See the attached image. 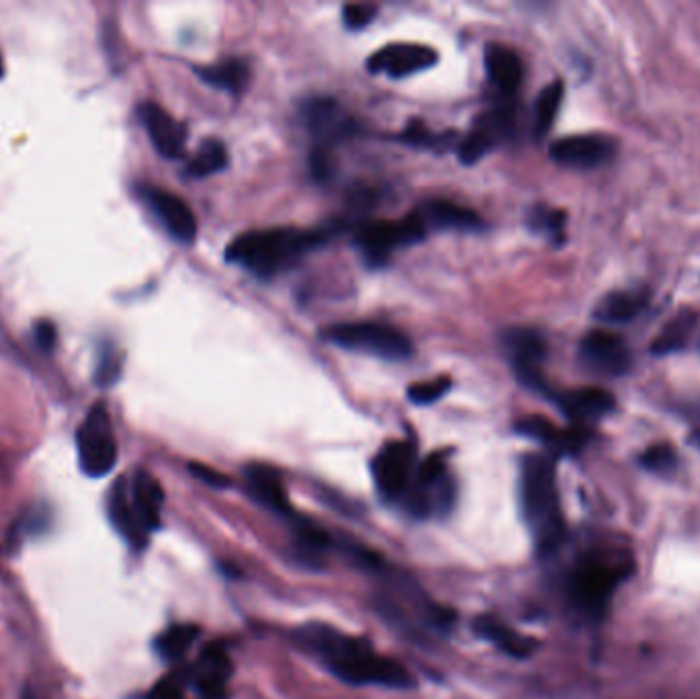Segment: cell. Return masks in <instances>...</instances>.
<instances>
[{
    "instance_id": "1",
    "label": "cell",
    "mask_w": 700,
    "mask_h": 699,
    "mask_svg": "<svg viewBox=\"0 0 700 699\" xmlns=\"http://www.w3.org/2000/svg\"><path fill=\"white\" fill-rule=\"evenodd\" d=\"M294 638L302 650L324 662L344 683L394 689L414 687L412 675L400 662L379 657L365 640L344 634L336 628L307 623L295 630Z\"/></svg>"
},
{
    "instance_id": "2",
    "label": "cell",
    "mask_w": 700,
    "mask_h": 699,
    "mask_svg": "<svg viewBox=\"0 0 700 699\" xmlns=\"http://www.w3.org/2000/svg\"><path fill=\"white\" fill-rule=\"evenodd\" d=\"M332 230H336V226L318 230H250L236 236L229 243L226 259L246 272L255 273L260 279H273L280 273L289 272L312 250L326 245Z\"/></svg>"
},
{
    "instance_id": "3",
    "label": "cell",
    "mask_w": 700,
    "mask_h": 699,
    "mask_svg": "<svg viewBox=\"0 0 700 699\" xmlns=\"http://www.w3.org/2000/svg\"><path fill=\"white\" fill-rule=\"evenodd\" d=\"M522 518L535 540L536 552L549 557L565 540V521L561 511L555 457L529 454L521 462Z\"/></svg>"
},
{
    "instance_id": "4",
    "label": "cell",
    "mask_w": 700,
    "mask_h": 699,
    "mask_svg": "<svg viewBox=\"0 0 700 699\" xmlns=\"http://www.w3.org/2000/svg\"><path fill=\"white\" fill-rule=\"evenodd\" d=\"M635 562L631 557H586L572 570L565 595L573 613L588 623L604 620L612 595L631 577Z\"/></svg>"
},
{
    "instance_id": "5",
    "label": "cell",
    "mask_w": 700,
    "mask_h": 699,
    "mask_svg": "<svg viewBox=\"0 0 700 699\" xmlns=\"http://www.w3.org/2000/svg\"><path fill=\"white\" fill-rule=\"evenodd\" d=\"M324 338H328L336 347L367 353L387 362H404L414 353V345L407 335L387 324H334L324 333Z\"/></svg>"
},
{
    "instance_id": "6",
    "label": "cell",
    "mask_w": 700,
    "mask_h": 699,
    "mask_svg": "<svg viewBox=\"0 0 700 699\" xmlns=\"http://www.w3.org/2000/svg\"><path fill=\"white\" fill-rule=\"evenodd\" d=\"M426 224L416 211L402 220H373L355 234V245L369 267H383L402 246L418 245L426 238Z\"/></svg>"
},
{
    "instance_id": "7",
    "label": "cell",
    "mask_w": 700,
    "mask_h": 699,
    "mask_svg": "<svg viewBox=\"0 0 700 699\" xmlns=\"http://www.w3.org/2000/svg\"><path fill=\"white\" fill-rule=\"evenodd\" d=\"M402 501L407 513L418 519L431 518L433 513H446L453 506L455 484L448 474L445 454L428 455L418 464Z\"/></svg>"
},
{
    "instance_id": "8",
    "label": "cell",
    "mask_w": 700,
    "mask_h": 699,
    "mask_svg": "<svg viewBox=\"0 0 700 699\" xmlns=\"http://www.w3.org/2000/svg\"><path fill=\"white\" fill-rule=\"evenodd\" d=\"M78 464L89 479L107 476L117 464V440L107 406L99 402L85 416L77 433Z\"/></svg>"
},
{
    "instance_id": "9",
    "label": "cell",
    "mask_w": 700,
    "mask_h": 699,
    "mask_svg": "<svg viewBox=\"0 0 700 699\" xmlns=\"http://www.w3.org/2000/svg\"><path fill=\"white\" fill-rule=\"evenodd\" d=\"M416 445L414 441H392L373 457L371 472L375 486L385 501L404 499L416 474Z\"/></svg>"
},
{
    "instance_id": "10",
    "label": "cell",
    "mask_w": 700,
    "mask_h": 699,
    "mask_svg": "<svg viewBox=\"0 0 700 699\" xmlns=\"http://www.w3.org/2000/svg\"><path fill=\"white\" fill-rule=\"evenodd\" d=\"M504 350L509 351L510 362L514 374L522 386L535 390L539 394L549 396L551 388L543 376L541 365L548 357V341L535 328H510L504 333Z\"/></svg>"
},
{
    "instance_id": "11",
    "label": "cell",
    "mask_w": 700,
    "mask_h": 699,
    "mask_svg": "<svg viewBox=\"0 0 700 699\" xmlns=\"http://www.w3.org/2000/svg\"><path fill=\"white\" fill-rule=\"evenodd\" d=\"M516 131V111L510 105H500L496 109L477 117L472 131L459 144V160L463 165H475L487 152H492L502 140H509Z\"/></svg>"
},
{
    "instance_id": "12",
    "label": "cell",
    "mask_w": 700,
    "mask_h": 699,
    "mask_svg": "<svg viewBox=\"0 0 700 699\" xmlns=\"http://www.w3.org/2000/svg\"><path fill=\"white\" fill-rule=\"evenodd\" d=\"M580 362L597 376L621 377L631 370L633 355L621 335L599 328L582 338Z\"/></svg>"
},
{
    "instance_id": "13",
    "label": "cell",
    "mask_w": 700,
    "mask_h": 699,
    "mask_svg": "<svg viewBox=\"0 0 700 699\" xmlns=\"http://www.w3.org/2000/svg\"><path fill=\"white\" fill-rule=\"evenodd\" d=\"M617 152V144L602 134H578L565 136L551 144L549 156L570 169H597L611 160Z\"/></svg>"
},
{
    "instance_id": "14",
    "label": "cell",
    "mask_w": 700,
    "mask_h": 699,
    "mask_svg": "<svg viewBox=\"0 0 700 699\" xmlns=\"http://www.w3.org/2000/svg\"><path fill=\"white\" fill-rule=\"evenodd\" d=\"M140 195L144 204L165 226L170 238H175L180 245H191L197 238V220H195L193 209L180 199L179 195L158 189V187H141Z\"/></svg>"
},
{
    "instance_id": "15",
    "label": "cell",
    "mask_w": 700,
    "mask_h": 699,
    "mask_svg": "<svg viewBox=\"0 0 700 699\" xmlns=\"http://www.w3.org/2000/svg\"><path fill=\"white\" fill-rule=\"evenodd\" d=\"M438 56L428 46L418 43H390L371 53L367 70L390 78H406L433 68Z\"/></svg>"
},
{
    "instance_id": "16",
    "label": "cell",
    "mask_w": 700,
    "mask_h": 699,
    "mask_svg": "<svg viewBox=\"0 0 700 699\" xmlns=\"http://www.w3.org/2000/svg\"><path fill=\"white\" fill-rule=\"evenodd\" d=\"M514 431L526 437V440L539 441L548 447V454L558 457V455H573L582 452L590 441V429L555 427L549 419L541 415L522 416L514 423Z\"/></svg>"
},
{
    "instance_id": "17",
    "label": "cell",
    "mask_w": 700,
    "mask_h": 699,
    "mask_svg": "<svg viewBox=\"0 0 700 699\" xmlns=\"http://www.w3.org/2000/svg\"><path fill=\"white\" fill-rule=\"evenodd\" d=\"M549 398L560 406L561 413L572 421L573 427L588 429L617 408V401L611 392L594 386L549 392Z\"/></svg>"
},
{
    "instance_id": "18",
    "label": "cell",
    "mask_w": 700,
    "mask_h": 699,
    "mask_svg": "<svg viewBox=\"0 0 700 699\" xmlns=\"http://www.w3.org/2000/svg\"><path fill=\"white\" fill-rule=\"evenodd\" d=\"M231 673L234 667L226 647L221 642H209L189 669V681L201 699H226Z\"/></svg>"
},
{
    "instance_id": "19",
    "label": "cell",
    "mask_w": 700,
    "mask_h": 699,
    "mask_svg": "<svg viewBox=\"0 0 700 699\" xmlns=\"http://www.w3.org/2000/svg\"><path fill=\"white\" fill-rule=\"evenodd\" d=\"M302 117L307 130L318 140L316 148L328 150V146L348 138L355 126L353 119L344 114L341 105L328 97H314L302 107Z\"/></svg>"
},
{
    "instance_id": "20",
    "label": "cell",
    "mask_w": 700,
    "mask_h": 699,
    "mask_svg": "<svg viewBox=\"0 0 700 699\" xmlns=\"http://www.w3.org/2000/svg\"><path fill=\"white\" fill-rule=\"evenodd\" d=\"M138 116H140V121L150 136V142L158 150V155L170 158V160L185 155L187 130L166 109H162L160 105L152 104V101H146L138 107Z\"/></svg>"
},
{
    "instance_id": "21",
    "label": "cell",
    "mask_w": 700,
    "mask_h": 699,
    "mask_svg": "<svg viewBox=\"0 0 700 699\" xmlns=\"http://www.w3.org/2000/svg\"><path fill=\"white\" fill-rule=\"evenodd\" d=\"M129 499L141 530L148 535L160 528V515L165 505V491L160 482L148 470H138L129 484Z\"/></svg>"
},
{
    "instance_id": "22",
    "label": "cell",
    "mask_w": 700,
    "mask_h": 699,
    "mask_svg": "<svg viewBox=\"0 0 700 699\" xmlns=\"http://www.w3.org/2000/svg\"><path fill=\"white\" fill-rule=\"evenodd\" d=\"M246 491L255 499L256 503L267 506L280 515H289L292 505L287 499V491L283 486L280 474L275 467L265 464H250L244 470Z\"/></svg>"
},
{
    "instance_id": "23",
    "label": "cell",
    "mask_w": 700,
    "mask_h": 699,
    "mask_svg": "<svg viewBox=\"0 0 700 699\" xmlns=\"http://www.w3.org/2000/svg\"><path fill=\"white\" fill-rule=\"evenodd\" d=\"M421 216L426 228L438 230H457V233H482L485 228L484 220L470 208H463L453 201L445 199H431L422 204L416 211Z\"/></svg>"
},
{
    "instance_id": "24",
    "label": "cell",
    "mask_w": 700,
    "mask_h": 699,
    "mask_svg": "<svg viewBox=\"0 0 700 699\" xmlns=\"http://www.w3.org/2000/svg\"><path fill=\"white\" fill-rule=\"evenodd\" d=\"M484 65L487 78L492 80L497 91L510 95L521 87L524 70H522L521 58L514 50L500 43H490L485 48Z\"/></svg>"
},
{
    "instance_id": "25",
    "label": "cell",
    "mask_w": 700,
    "mask_h": 699,
    "mask_svg": "<svg viewBox=\"0 0 700 699\" xmlns=\"http://www.w3.org/2000/svg\"><path fill=\"white\" fill-rule=\"evenodd\" d=\"M650 304L648 289H629V292H612L600 299L594 308V318L604 324L631 323Z\"/></svg>"
},
{
    "instance_id": "26",
    "label": "cell",
    "mask_w": 700,
    "mask_h": 699,
    "mask_svg": "<svg viewBox=\"0 0 700 699\" xmlns=\"http://www.w3.org/2000/svg\"><path fill=\"white\" fill-rule=\"evenodd\" d=\"M109 518H111L115 530L128 540V544L138 548V550L146 545L148 533L141 530L140 521L134 513L131 499H129V484L124 479L115 482L114 491L109 496Z\"/></svg>"
},
{
    "instance_id": "27",
    "label": "cell",
    "mask_w": 700,
    "mask_h": 699,
    "mask_svg": "<svg viewBox=\"0 0 700 699\" xmlns=\"http://www.w3.org/2000/svg\"><path fill=\"white\" fill-rule=\"evenodd\" d=\"M473 630L480 638H484L487 642H492L494 647L500 648L502 652H506L514 659H526L535 652L536 642L521 636L519 632H514L509 626H504L502 622H497L494 618H487L482 616L473 622Z\"/></svg>"
},
{
    "instance_id": "28",
    "label": "cell",
    "mask_w": 700,
    "mask_h": 699,
    "mask_svg": "<svg viewBox=\"0 0 700 699\" xmlns=\"http://www.w3.org/2000/svg\"><path fill=\"white\" fill-rule=\"evenodd\" d=\"M699 324V314L694 311H680L674 318L663 324L660 335L651 341V353L658 357L672 355L688 347L694 328Z\"/></svg>"
},
{
    "instance_id": "29",
    "label": "cell",
    "mask_w": 700,
    "mask_h": 699,
    "mask_svg": "<svg viewBox=\"0 0 700 699\" xmlns=\"http://www.w3.org/2000/svg\"><path fill=\"white\" fill-rule=\"evenodd\" d=\"M197 75L205 85L231 92V95H240L248 87V80H250L248 65L240 58H229V60H221L214 66L197 68Z\"/></svg>"
},
{
    "instance_id": "30",
    "label": "cell",
    "mask_w": 700,
    "mask_h": 699,
    "mask_svg": "<svg viewBox=\"0 0 700 699\" xmlns=\"http://www.w3.org/2000/svg\"><path fill=\"white\" fill-rule=\"evenodd\" d=\"M331 545L332 540L326 531L319 530L318 525L307 519H294V548L304 564H322Z\"/></svg>"
},
{
    "instance_id": "31",
    "label": "cell",
    "mask_w": 700,
    "mask_h": 699,
    "mask_svg": "<svg viewBox=\"0 0 700 699\" xmlns=\"http://www.w3.org/2000/svg\"><path fill=\"white\" fill-rule=\"evenodd\" d=\"M199 628L193 623H177L166 628L162 634L154 640V650L166 662L183 661V657L189 652L193 642L199 638Z\"/></svg>"
},
{
    "instance_id": "32",
    "label": "cell",
    "mask_w": 700,
    "mask_h": 699,
    "mask_svg": "<svg viewBox=\"0 0 700 699\" xmlns=\"http://www.w3.org/2000/svg\"><path fill=\"white\" fill-rule=\"evenodd\" d=\"M228 167V150L224 142H219L216 138H207L201 142V146L197 148V152L193 155L185 175L189 179H205V177H211L219 170H224Z\"/></svg>"
},
{
    "instance_id": "33",
    "label": "cell",
    "mask_w": 700,
    "mask_h": 699,
    "mask_svg": "<svg viewBox=\"0 0 700 699\" xmlns=\"http://www.w3.org/2000/svg\"><path fill=\"white\" fill-rule=\"evenodd\" d=\"M563 82L553 80L549 82L543 91L539 92L535 104V138L541 140L548 136L553 128L558 114H560L561 101H563Z\"/></svg>"
},
{
    "instance_id": "34",
    "label": "cell",
    "mask_w": 700,
    "mask_h": 699,
    "mask_svg": "<svg viewBox=\"0 0 700 699\" xmlns=\"http://www.w3.org/2000/svg\"><path fill=\"white\" fill-rule=\"evenodd\" d=\"M565 224L568 216L561 209L545 208V206H536L529 214V228L535 233L548 234L553 243L560 245L565 233Z\"/></svg>"
},
{
    "instance_id": "35",
    "label": "cell",
    "mask_w": 700,
    "mask_h": 699,
    "mask_svg": "<svg viewBox=\"0 0 700 699\" xmlns=\"http://www.w3.org/2000/svg\"><path fill=\"white\" fill-rule=\"evenodd\" d=\"M639 464L653 474L670 476V474H674L676 467L680 464V457L670 443H655L639 455Z\"/></svg>"
},
{
    "instance_id": "36",
    "label": "cell",
    "mask_w": 700,
    "mask_h": 699,
    "mask_svg": "<svg viewBox=\"0 0 700 699\" xmlns=\"http://www.w3.org/2000/svg\"><path fill=\"white\" fill-rule=\"evenodd\" d=\"M448 390H451V377H436V380H428V382H421V384L410 386L407 388V398L414 402V404L426 406V404L441 401Z\"/></svg>"
},
{
    "instance_id": "37",
    "label": "cell",
    "mask_w": 700,
    "mask_h": 699,
    "mask_svg": "<svg viewBox=\"0 0 700 699\" xmlns=\"http://www.w3.org/2000/svg\"><path fill=\"white\" fill-rule=\"evenodd\" d=\"M448 136H438L428 130L421 119H412L406 126V130L402 131V140L412 146H441L445 144Z\"/></svg>"
},
{
    "instance_id": "38",
    "label": "cell",
    "mask_w": 700,
    "mask_h": 699,
    "mask_svg": "<svg viewBox=\"0 0 700 699\" xmlns=\"http://www.w3.org/2000/svg\"><path fill=\"white\" fill-rule=\"evenodd\" d=\"M185 681H189V671L165 677L158 686L154 687L148 699H187L183 693Z\"/></svg>"
},
{
    "instance_id": "39",
    "label": "cell",
    "mask_w": 700,
    "mask_h": 699,
    "mask_svg": "<svg viewBox=\"0 0 700 699\" xmlns=\"http://www.w3.org/2000/svg\"><path fill=\"white\" fill-rule=\"evenodd\" d=\"M375 14H377V9L373 4H346L343 11L344 26L351 31H358L369 26Z\"/></svg>"
},
{
    "instance_id": "40",
    "label": "cell",
    "mask_w": 700,
    "mask_h": 699,
    "mask_svg": "<svg viewBox=\"0 0 700 699\" xmlns=\"http://www.w3.org/2000/svg\"><path fill=\"white\" fill-rule=\"evenodd\" d=\"M119 376V360L115 355L114 351H107L102 353L101 362H99V370H97V377L95 382L99 386H111L115 384V380Z\"/></svg>"
},
{
    "instance_id": "41",
    "label": "cell",
    "mask_w": 700,
    "mask_h": 699,
    "mask_svg": "<svg viewBox=\"0 0 700 699\" xmlns=\"http://www.w3.org/2000/svg\"><path fill=\"white\" fill-rule=\"evenodd\" d=\"M189 470H191L193 476L195 479L201 480L204 484L207 486H216V489H228L229 484H231V480L226 476V474H221V472H217L214 467L205 466V464H197V462H191L189 464Z\"/></svg>"
},
{
    "instance_id": "42",
    "label": "cell",
    "mask_w": 700,
    "mask_h": 699,
    "mask_svg": "<svg viewBox=\"0 0 700 699\" xmlns=\"http://www.w3.org/2000/svg\"><path fill=\"white\" fill-rule=\"evenodd\" d=\"M36 338H38V345L41 350H53V345H56V328H53V324H39L38 331H36Z\"/></svg>"
},
{
    "instance_id": "43",
    "label": "cell",
    "mask_w": 700,
    "mask_h": 699,
    "mask_svg": "<svg viewBox=\"0 0 700 699\" xmlns=\"http://www.w3.org/2000/svg\"><path fill=\"white\" fill-rule=\"evenodd\" d=\"M690 443H692V445H697L700 450V429H694V431H692V435H690Z\"/></svg>"
},
{
    "instance_id": "44",
    "label": "cell",
    "mask_w": 700,
    "mask_h": 699,
    "mask_svg": "<svg viewBox=\"0 0 700 699\" xmlns=\"http://www.w3.org/2000/svg\"><path fill=\"white\" fill-rule=\"evenodd\" d=\"M2 70H4V66H2V58H0V77H2Z\"/></svg>"
}]
</instances>
